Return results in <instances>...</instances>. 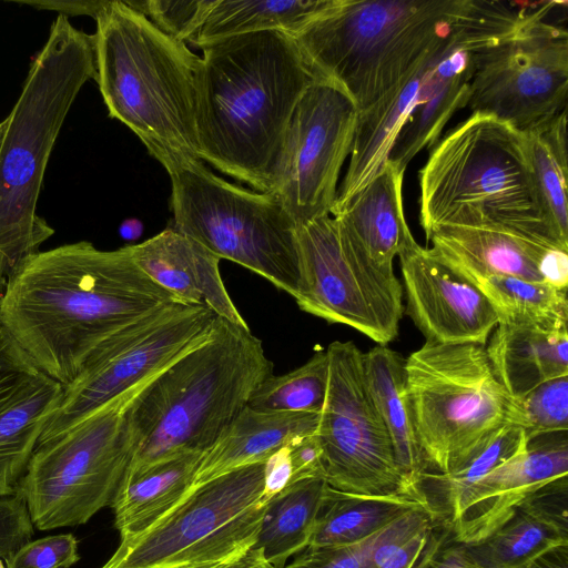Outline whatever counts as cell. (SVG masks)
<instances>
[{
    "label": "cell",
    "instance_id": "obj_1",
    "mask_svg": "<svg viewBox=\"0 0 568 568\" xmlns=\"http://www.w3.org/2000/svg\"><path fill=\"white\" fill-rule=\"evenodd\" d=\"M173 302L130 245L103 251L80 241L39 251L9 274L0 324L38 371L65 386L103 341Z\"/></svg>",
    "mask_w": 568,
    "mask_h": 568
},
{
    "label": "cell",
    "instance_id": "obj_2",
    "mask_svg": "<svg viewBox=\"0 0 568 568\" xmlns=\"http://www.w3.org/2000/svg\"><path fill=\"white\" fill-rule=\"evenodd\" d=\"M201 49L195 113L200 160L270 193L290 118L316 77L294 37L283 31L226 37Z\"/></svg>",
    "mask_w": 568,
    "mask_h": 568
},
{
    "label": "cell",
    "instance_id": "obj_3",
    "mask_svg": "<svg viewBox=\"0 0 568 568\" xmlns=\"http://www.w3.org/2000/svg\"><path fill=\"white\" fill-rule=\"evenodd\" d=\"M273 374L247 324L216 316L209 337L154 376L126 414L138 440L125 476L183 453H205Z\"/></svg>",
    "mask_w": 568,
    "mask_h": 568
},
{
    "label": "cell",
    "instance_id": "obj_4",
    "mask_svg": "<svg viewBox=\"0 0 568 568\" xmlns=\"http://www.w3.org/2000/svg\"><path fill=\"white\" fill-rule=\"evenodd\" d=\"M94 19V80L109 115L126 125L164 169L200 160L195 113L201 57L125 1H106Z\"/></svg>",
    "mask_w": 568,
    "mask_h": 568
},
{
    "label": "cell",
    "instance_id": "obj_5",
    "mask_svg": "<svg viewBox=\"0 0 568 568\" xmlns=\"http://www.w3.org/2000/svg\"><path fill=\"white\" fill-rule=\"evenodd\" d=\"M94 75L92 36L59 14L30 64L0 138V253L10 273L54 233L37 214L38 199L67 114Z\"/></svg>",
    "mask_w": 568,
    "mask_h": 568
},
{
    "label": "cell",
    "instance_id": "obj_6",
    "mask_svg": "<svg viewBox=\"0 0 568 568\" xmlns=\"http://www.w3.org/2000/svg\"><path fill=\"white\" fill-rule=\"evenodd\" d=\"M469 0H329L292 34L316 78L363 111L443 44Z\"/></svg>",
    "mask_w": 568,
    "mask_h": 568
},
{
    "label": "cell",
    "instance_id": "obj_7",
    "mask_svg": "<svg viewBox=\"0 0 568 568\" xmlns=\"http://www.w3.org/2000/svg\"><path fill=\"white\" fill-rule=\"evenodd\" d=\"M419 223L508 227L551 240L535 192L523 132L471 114L429 149L419 173Z\"/></svg>",
    "mask_w": 568,
    "mask_h": 568
},
{
    "label": "cell",
    "instance_id": "obj_8",
    "mask_svg": "<svg viewBox=\"0 0 568 568\" xmlns=\"http://www.w3.org/2000/svg\"><path fill=\"white\" fill-rule=\"evenodd\" d=\"M405 389L427 471L450 474L509 424L518 402L496 377L484 345L425 342L404 363Z\"/></svg>",
    "mask_w": 568,
    "mask_h": 568
},
{
    "label": "cell",
    "instance_id": "obj_9",
    "mask_svg": "<svg viewBox=\"0 0 568 568\" xmlns=\"http://www.w3.org/2000/svg\"><path fill=\"white\" fill-rule=\"evenodd\" d=\"M165 170L173 229L297 297L296 224L274 194L232 184L201 160L184 159Z\"/></svg>",
    "mask_w": 568,
    "mask_h": 568
},
{
    "label": "cell",
    "instance_id": "obj_10",
    "mask_svg": "<svg viewBox=\"0 0 568 568\" xmlns=\"http://www.w3.org/2000/svg\"><path fill=\"white\" fill-rule=\"evenodd\" d=\"M151 379L38 444L16 490L37 529L83 525L111 506L139 445L126 410Z\"/></svg>",
    "mask_w": 568,
    "mask_h": 568
},
{
    "label": "cell",
    "instance_id": "obj_11",
    "mask_svg": "<svg viewBox=\"0 0 568 568\" xmlns=\"http://www.w3.org/2000/svg\"><path fill=\"white\" fill-rule=\"evenodd\" d=\"M264 464L236 468L191 490L143 534L121 540L101 568H172L217 562L255 545L268 503Z\"/></svg>",
    "mask_w": 568,
    "mask_h": 568
},
{
    "label": "cell",
    "instance_id": "obj_12",
    "mask_svg": "<svg viewBox=\"0 0 568 568\" xmlns=\"http://www.w3.org/2000/svg\"><path fill=\"white\" fill-rule=\"evenodd\" d=\"M565 2H537L513 31L473 51L471 112L526 132L567 109L568 32L547 21Z\"/></svg>",
    "mask_w": 568,
    "mask_h": 568
},
{
    "label": "cell",
    "instance_id": "obj_13",
    "mask_svg": "<svg viewBox=\"0 0 568 568\" xmlns=\"http://www.w3.org/2000/svg\"><path fill=\"white\" fill-rule=\"evenodd\" d=\"M298 307L331 324L349 326L376 345L399 332L403 286L394 267L375 264L333 215L296 227Z\"/></svg>",
    "mask_w": 568,
    "mask_h": 568
},
{
    "label": "cell",
    "instance_id": "obj_14",
    "mask_svg": "<svg viewBox=\"0 0 568 568\" xmlns=\"http://www.w3.org/2000/svg\"><path fill=\"white\" fill-rule=\"evenodd\" d=\"M216 316L207 307L173 302L112 334L90 354L77 377L63 386L61 404L39 444L71 429L203 343Z\"/></svg>",
    "mask_w": 568,
    "mask_h": 568
},
{
    "label": "cell",
    "instance_id": "obj_15",
    "mask_svg": "<svg viewBox=\"0 0 568 568\" xmlns=\"http://www.w3.org/2000/svg\"><path fill=\"white\" fill-rule=\"evenodd\" d=\"M325 351L327 390L315 434L327 485L353 494H403L416 499L398 469L390 438L371 397L363 352L351 341H334Z\"/></svg>",
    "mask_w": 568,
    "mask_h": 568
},
{
    "label": "cell",
    "instance_id": "obj_16",
    "mask_svg": "<svg viewBox=\"0 0 568 568\" xmlns=\"http://www.w3.org/2000/svg\"><path fill=\"white\" fill-rule=\"evenodd\" d=\"M357 116L352 98L323 78H315L297 101L272 168L270 189L296 227L331 214Z\"/></svg>",
    "mask_w": 568,
    "mask_h": 568
},
{
    "label": "cell",
    "instance_id": "obj_17",
    "mask_svg": "<svg viewBox=\"0 0 568 568\" xmlns=\"http://www.w3.org/2000/svg\"><path fill=\"white\" fill-rule=\"evenodd\" d=\"M406 313L426 342L486 345L498 325L487 297L410 236L398 255Z\"/></svg>",
    "mask_w": 568,
    "mask_h": 568
},
{
    "label": "cell",
    "instance_id": "obj_18",
    "mask_svg": "<svg viewBox=\"0 0 568 568\" xmlns=\"http://www.w3.org/2000/svg\"><path fill=\"white\" fill-rule=\"evenodd\" d=\"M567 432L538 436L477 480L450 514L453 539L476 545L546 487L567 479Z\"/></svg>",
    "mask_w": 568,
    "mask_h": 568
},
{
    "label": "cell",
    "instance_id": "obj_19",
    "mask_svg": "<svg viewBox=\"0 0 568 568\" xmlns=\"http://www.w3.org/2000/svg\"><path fill=\"white\" fill-rule=\"evenodd\" d=\"M430 250L457 274L474 283L489 275L540 281L544 257L560 244L497 226L438 225L426 235Z\"/></svg>",
    "mask_w": 568,
    "mask_h": 568
},
{
    "label": "cell",
    "instance_id": "obj_20",
    "mask_svg": "<svg viewBox=\"0 0 568 568\" xmlns=\"http://www.w3.org/2000/svg\"><path fill=\"white\" fill-rule=\"evenodd\" d=\"M130 250L142 271L178 301L246 324L221 277V258L194 239L168 227Z\"/></svg>",
    "mask_w": 568,
    "mask_h": 568
},
{
    "label": "cell",
    "instance_id": "obj_21",
    "mask_svg": "<svg viewBox=\"0 0 568 568\" xmlns=\"http://www.w3.org/2000/svg\"><path fill=\"white\" fill-rule=\"evenodd\" d=\"M454 32V31H453ZM452 32V34H453ZM450 37L371 106L358 111L349 162L331 214L361 191L388 160L395 140L415 106Z\"/></svg>",
    "mask_w": 568,
    "mask_h": 568
},
{
    "label": "cell",
    "instance_id": "obj_22",
    "mask_svg": "<svg viewBox=\"0 0 568 568\" xmlns=\"http://www.w3.org/2000/svg\"><path fill=\"white\" fill-rule=\"evenodd\" d=\"M552 485L525 501L486 539L464 545L477 567L530 568L545 555L568 547L567 509L558 495L561 485L556 490Z\"/></svg>",
    "mask_w": 568,
    "mask_h": 568
},
{
    "label": "cell",
    "instance_id": "obj_23",
    "mask_svg": "<svg viewBox=\"0 0 568 568\" xmlns=\"http://www.w3.org/2000/svg\"><path fill=\"white\" fill-rule=\"evenodd\" d=\"M405 171L388 159L361 191L331 214L365 254L382 267L393 268L394 258L413 236L403 205Z\"/></svg>",
    "mask_w": 568,
    "mask_h": 568
},
{
    "label": "cell",
    "instance_id": "obj_24",
    "mask_svg": "<svg viewBox=\"0 0 568 568\" xmlns=\"http://www.w3.org/2000/svg\"><path fill=\"white\" fill-rule=\"evenodd\" d=\"M318 415L246 406L202 455L189 491L236 468L265 462L293 438L315 433Z\"/></svg>",
    "mask_w": 568,
    "mask_h": 568
},
{
    "label": "cell",
    "instance_id": "obj_25",
    "mask_svg": "<svg viewBox=\"0 0 568 568\" xmlns=\"http://www.w3.org/2000/svg\"><path fill=\"white\" fill-rule=\"evenodd\" d=\"M485 349L496 377L515 400L547 381L568 376V329L498 324Z\"/></svg>",
    "mask_w": 568,
    "mask_h": 568
},
{
    "label": "cell",
    "instance_id": "obj_26",
    "mask_svg": "<svg viewBox=\"0 0 568 568\" xmlns=\"http://www.w3.org/2000/svg\"><path fill=\"white\" fill-rule=\"evenodd\" d=\"M405 358L387 345L363 353V368L374 405L390 438L409 493L432 505L423 486L427 467L416 440L405 389Z\"/></svg>",
    "mask_w": 568,
    "mask_h": 568
},
{
    "label": "cell",
    "instance_id": "obj_27",
    "mask_svg": "<svg viewBox=\"0 0 568 568\" xmlns=\"http://www.w3.org/2000/svg\"><path fill=\"white\" fill-rule=\"evenodd\" d=\"M62 397L63 385L39 372L0 405V496L16 494Z\"/></svg>",
    "mask_w": 568,
    "mask_h": 568
},
{
    "label": "cell",
    "instance_id": "obj_28",
    "mask_svg": "<svg viewBox=\"0 0 568 568\" xmlns=\"http://www.w3.org/2000/svg\"><path fill=\"white\" fill-rule=\"evenodd\" d=\"M202 455L179 454L124 476L111 504L121 540L146 531L186 496Z\"/></svg>",
    "mask_w": 568,
    "mask_h": 568
},
{
    "label": "cell",
    "instance_id": "obj_29",
    "mask_svg": "<svg viewBox=\"0 0 568 568\" xmlns=\"http://www.w3.org/2000/svg\"><path fill=\"white\" fill-rule=\"evenodd\" d=\"M326 487L323 477L303 478L271 498L253 546L264 561L285 568L288 558L308 547Z\"/></svg>",
    "mask_w": 568,
    "mask_h": 568
},
{
    "label": "cell",
    "instance_id": "obj_30",
    "mask_svg": "<svg viewBox=\"0 0 568 568\" xmlns=\"http://www.w3.org/2000/svg\"><path fill=\"white\" fill-rule=\"evenodd\" d=\"M418 506L433 505L403 494L362 495L327 485L308 547L361 541Z\"/></svg>",
    "mask_w": 568,
    "mask_h": 568
},
{
    "label": "cell",
    "instance_id": "obj_31",
    "mask_svg": "<svg viewBox=\"0 0 568 568\" xmlns=\"http://www.w3.org/2000/svg\"><path fill=\"white\" fill-rule=\"evenodd\" d=\"M567 109L523 132L527 161L541 213L557 240L568 246Z\"/></svg>",
    "mask_w": 568,
    "mask_h": 568
},
{
    "label": "cell",
    "instance_id": "obj_32",
    "mask_svg": "<svg viewBox=\"0 0 568 568\" xmlns=\"http://www.w3.org/2000/svg\"><path fill=\"white\" fill-rule=\"evenodd\" d=\"M328 3L329 0H215L193 44L201 48L226 37L261 31L294 34Z\"/></svg>",
    "mask_w": 568,
    "mask_h": 568
},
{
    "label": "cell",
    "instance_id": "obj_33",
    "mask_svg": "<svg viewBox=\"0 0 568 568\" xmlns=\"http://www.w3.org/2000/svg\"><path fill=\"white\" fill-rule=\"evenodd\" d=\"M487 297L498 324L568 329L567 288L514 275H489L473 283Z\"/></svg>",
    "mask_w": 568,
    "mask_h": 568
},
{
    "label": "cell",
    "instance_id": "obj_34",
    "mask_svg": "<svg viewBox=\"0 0 568 568\" xmlns=\"http://www.w3.org/2000/svg\"><path fill=\"white\" fill-rule=\"evenodd\" d=\"M327 379V354L320 349L302 366L265 378L251 395L247 407L260 412L320 414L326 397Z\"/></svg>",
    "mask_w": 568,
    "mask_h": 568
},
{
    "label": "cell",
    "instance_id": "obj_35",
    "mask_svg": "<svg viewBox=\"0 0 568 568\" xmlns=\"http://www.w3.org/2000/svg\"><path fill=\"white\" fill-rule=\"evenodd\" d=\"M435 518L433 506H418L384 527L367 568H415L435 532Z\"/></svg>",
    "mask_w": 568,
    "mask_h": 568
},
{
    "label": "cell",
    "instance_id": "obj_36",
    "mask_svg": "<svg viewBox=\"0 0 568 568\" xmlns=\"http://www.w3.org/2000/svg\"><path fill=\"white\" fill-rule=\"evenodd\" d=\"M527 444L528 440L523 427L517 424H509L481 453L458 470L450 474L427 471L423 481L424 489L428 485L439 487L446 495L449 514H452L477 480L524 449Z\"/></svg>",
    "mask_w": 568,
    "mask_h": 568
},
{
    "label": "cell",
    "instance_id": "obj_37",
    "mask_svg": "<svg viewBox=\"0 0 568 568\" xmlns=\"http://www.w3.org/2000/svg\"><path fill=\"white\" fill-rule=\"evenodd\" d=\"M517 402L528 442L568 430V376L547 381Z\"/></svg>",
    "mask_w": 568,
    "mask_h": 568
},
{
    "label": "cell",
    "instance_id": "obj_38",
    "mask_svg": "<svg viewBox=\"0 0 568 568\" xmlns=\"http://www.w3.org/2000/svg\"><path fill=\"white\" fill-rule=\"evenodd\" d=\"M215 0L125 1L174 40L194 43Z\"/></svg>",
    "mask_w": 568,
    "mask_h": 568
},
{
    "label": "cell",
    "instance_id": "obj_39",
    "mask_svg": "<svg viewBox=\"0 0 568 568\" xmlns=\"http://www.w3.org/2000/svg\"><path fill=\"white\" fill-rule=\"evenodd\" d=\"M80 560L78 540L72 534L30 540L8 560L7 568H71Z\"/></svg>",
    "mask_w": 568,
    "mask_h": 568
},
{
    "label": "cell",
    "instance_id": "obj_40",
    "mask_svg": "<svg viewBox=\"0 0 568 568\" xmlns=\"http://www.w3.org/2000/svg\"><path fill=\"white\" fill-rule=\"evenodd\" d=\"M381 530L353 544L307 547L285 568H367Z\"/></svg>",
    "mask_w": 568,
    "mask_h": 568
},
{
    "label": "cell",
    "instance_id": "obj_41",
    "mask_svg": "<svg viewBox=\"0 0 568 568\" xmlns=\"http://www.w3.org/2000/svg\"><path fill=\"white\" fill-rule=\"evenodd\" d=\"M34 526L19 494L0 496V558L8 560L32 539Z\"/></svg>",
    "mask_w": 568,
    "mask_h": 568
},
{
    "label": "cell",
    "instance_id": "obj_42",
    "mask_svg": "<svg viewBox=\"0 0 568 568\" xmlns=\"http://www.w3.org/2000/svg\"><path fill=\"white\" fill-rule=\"evenodd\" d=\"M39 372L0 324V405Z\"/></svg>",
    "mask_w": 568,
    "mask_h": 568
},
{
    "label": "cell",
    "instance_id": "obj_43",
    "mask_svg": "<svg viewBox=\"0 0 568 568\" xmlns=\"http://www.w3.org/2000/svg\"><path fill=\"white\" fill-rule=\"evenodd\" d=\"M449 531L434 532L427 548L415 568H479L462 544L449 542Z\"/></svg>",
    "mask_w": 568,
    "mask_h": 568
},
{
    "label": "cell",
    "instance_id": "obj_44",
    "mask_svg": "<svg viewBox=\"0 0 568 568\" xmlns=\"http://www.w3.org/2000/svg\"><path fill=\"white\" fill-rule=\"evenodd\" d=\"M286 445L292 463L291 481L310 477L324 478L322 447L315 433L297 436Z\"/></svg>",
    "mask_w": 568,
    "mask_h": 568
},
{
    "label": "cell",
    "instance_id": "obj_45",
    "mask_svg": "<svg viewBox=\"0 0 568 568\" xmlns=\"http://www.w3.org/2000/svg\"><path fill=\"white\" fill-rule=\"evenodd\" d=\"M292 479V463L287 445L272 454L264 464L262 499L266 503L282 491Z\"/></svg>",
    "mask_w": 568,
    "mask_h": 568
},
{
    "label": "cell",
    "instance_id": "obj_46",
    "mask_svg": "<svg viewBox=\"0 0 568 568\" xmlns=\"http://www.w3.org/2000/svg\"><path fill=\"white\" fill-rule=\"evenodd\" d=\"M542 282L559 288L568 287V250L554 248L545 256L540 265Z\"/></svg>",
    "mask_w": 568,
    "mask_h": 568
},
{
    "label": "cell",
    "instance_id": "obj_47",
    "mask_svg": "<svg viewBox=\"0 0 568 568\" xmlns=\"http://www.w3.org/2000/svg\"><path fill=\"white\" fill-rule=\"evenodd\" d=\"M37 9L55 10L64 16L87 14L95 18L106 1H19Z\"/></svg>",
    "mask_w": 568,
    "mask_h": 568
},
{
    "label": "cell",
    "instance_id": "obj_48",
    "mask_svg": "<svg viewBox=\"0 0 568 568\" xmlns=\"http://www.w3.org/2000/svg\"><path fill=\"white\" fill-rule=\"evenodd\" d=\"M262 555L261 552L255 549L254 547L250 550L234 556L232 558L217 561V562H209V564H201V565H190V566H180V567H172V568H251L254 565H256L258 561H261Z\"/></svg>",
    "mask_w": 568,
    "mask_h": 568
},
{
    "label": "cell",
    "instance_id": "obj_49",
    "mask_svg": "<svg viewBox=\"0 0 568 568\" xmlns=\"http://www.w3.org/2000/svg\"><path fill=\"white\" fill-rule=\"evenodd\" d=\"M143 231L142 223L136 219L125 220L120 226V234L125 240L138 239Z\"/></svg>",
    "mask_w": 568,
    "mask_h": 568
},
{
    "label": "cell",
    "instance_id": "obj_50",
    "mask_svg": "<svg viewBox=\"0 0 568 568\" xmlns=\"http://www.w3.org/2000/svg\"><path fill=\"white\" fill-rule=\"evenodd\" d=\"M9 274H10L9 264H8L7 260L4 258V256L0 253V301L2 298Z\"/></svg>",
    "mask_w": 568,
    "mask_h": 568
},
{
    "label": "cell",
    "instance_id": "obj_51",
    "mask_svg": "<svg viewBox=\"0 0 568 568\" xmlns=\"http://www.w3.org/2000/svg\"><path fill=\"white\" fill-rule=\"evenodd\" d=\"M251 568H274V567L271 566L270 564H267L266 561H264V559H262L261 561H258L256 565H254Z\"/></svg>",
    "mask_w": 568,
    "mask_h": 568
},
{
    "label": "cell",
    "instance_id": "obj_52",
    "mask_svg": "<svg viewBox=\"0 0 568 568\" xmlns=\"http://www.w3.org/2000/svg\"><path fill=\"white\" fill-rule=\"evenodd\" d=\"M0 568H7L4 562H3V559L0 558Z\"/></svg>",
    "mask_w": 568,
    "mask_h": 568
},
{
    "label": "cell",
    "instance_id": "obj_53",
    "mask_svg": "<svg viewBox=\"0 0 568 568\" xmlns=\"http://www.w3.org/2000/svg\"><path fill=\"white\" fill-rule=\"evenodd\" d=\"M2 125L3 124H1V122H0V138H1V134H2V131H3V126Z\"/></svg>",
    "mask_w": 568,
    "mask_h": 568
}]
</instances>
